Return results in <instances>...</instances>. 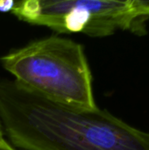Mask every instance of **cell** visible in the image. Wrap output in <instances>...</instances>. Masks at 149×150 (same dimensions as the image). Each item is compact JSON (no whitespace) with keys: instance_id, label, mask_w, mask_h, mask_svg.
Returning a JSON list of instances; mask_svg holds the SVG:
<instances>
[{"instance_id":"6da1fadb","label":"cell","mask_w":149,"mask_h":150,"mask_svg":"<svg viewBox=\"0 0 149 150\" xmlns=\"http://www.w3.org/2000/svg\"><path fill=\"white\" fill-rule=\"evenodd\" d=\"M0 61L15 82L34 93L68 106L97 107L83 47L72 40L55 35L37 40Z\"/></svg>"},{"instance_id":"7a4b0ae2","label":"cell","mask_w":149,"mask_h":150,"mask_svg":"<svg viewBox=\"0 0 149 150\" xmlns=\"http://www.w3.org/2000/svg\"><path fill=\"white\" fill-rule=\"evenodd\" d=\"M11 13L18 19L47 26L59 33H81L91 37L118 30L147 34L149 8L146 0H25L15 1Z\"/></svg>"},{"instance_id":"3957f363","label":"cell","mask_w":149,"mask_h":150,"mask_svg":"<svg viewBox=\"0 0 149 150\" xmlns=\"http://www.w3.org/2000/svg\"><path fill=\"white\" fill-rule=\"evenodd\" d=\"M15 1L11 0H0V11L1 12H11L14 7Z\"/></svg>"},{"instance_id":"277c9868","label":"cell","mask_w":149,"mask_h":150,"mask_svg":"<svg viewBox=\"0 0 149 150\" xmlns=\"http://www.w3.org/2000/svg\"><path fill=\"white\" fill-rule=\"evenodd\" d=\"M0 150H17L12 148L4 139H0Z\"/></svg>"},{"instance_id":"5b68a950","label":"cell","mask_w":149,"mask_h":150,"mask_svg":"<svg viewBox=\"0 0 149 150\" xmlns=\"http://www.w3.org/2000/svg\"><path fill=\"white\" fill-rule=\"evenodd\" d=\"M4 127H3L2 121L0 120V139H4Z\"/></svg>"}]
</instances>
